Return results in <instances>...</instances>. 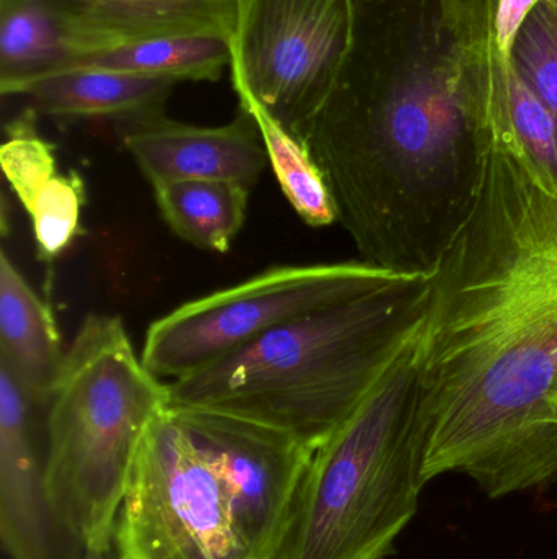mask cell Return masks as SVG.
I'll return each instance as SVG.
<instances>
[{
    "instance_id": "obj_2",
    "label": "cell",
    "mask_w": 557,
    "mask_h": 559,
    "mask_svg": "<svg viewBox=\"0 0 557 559\" xmlns=\"http://www.w3.org/2000/svg\"><path fill=\"white\" fill-rule=\"evenodd\" d=\"M493 91V0H353L304 143L363 262L435 271L480 195Z\"/></svg>"
},
{
    "instance_id": "obj_14",
    "label": "cell",
    "mask_w": 557,
    "mask_h": 559,
    "mask_svg": "<svg viewBox=\"0 0 557 559\" xmlns=\"http://www.w3.org/2000/svg\"><path fill=\"white\" fill-rule=\"evenodd\" d=\"M81 51L64 0H0V94L16 95Z\"/></svg>"
},
{
    "instance_id": "obj_16",
    "label": "cell",
    "mask_w": 557,
    "mask_h": 559,
    "mask_svg": "<svg viewBox=\"0 0 557 559\" xmlns=\"http://www.w3.org/2000/svg\"><path fill=\"white\" fill-rule=\"evenodd\" d=\"M164 222L183 241L226 254L247 216L251 189L228 180H173L153 186Z\"/></svg>"
},
{
    "instance_id": "obj_22",
    "label": "cell",
    "mask_w": 557,
    "mask_h": 559,
    "mask_svg": "<svg viewBox=\"0 0 557 559\" xmlns=\"http://www.w3.org/2000/svg\"><path fill=\"white\" fill-rule=\"evenodd\" d=\"M543 0H493V58L502 64L512 62L517 36L530 13Z\"/></svg>"
},
{
    "instance_id": "obj_15",
    "label": "cell",
    "mask_w": 557,
    "mask_h": 559,
    "mask_svg": "<svg viewBox=\"0 0 557 559\" xmlns=\"http://www.w3.org/2000/svg\"><path fill=\"white\" fill-rule=\"evenodd\" d=\"M231 61L232 35L228 33H166L81 56L59 71L87 68L173 82H216L225 69L231 68Z\"/></svg>"
},
{
    "instance_id": "obj_13",
    "label": "cell",
    "mask_w": 557,
    "mask_h": 559,
    "mask_svg": "<svg viewBox=\"0 0 557 559\" xmlns=\"http://www.w3.org/2000/svg\"><path fill=\"white\" fill-rule=\"evenodd\" d=\"M64 357L51 308L0 252V364L36 406L46 407Z\"/></svg>"
},
{
    "instance_id": "obj_11",
    "label": "cell",
    "mask_w": 557,
    "mask_h": 559,
    "mask_svg": "<svg viewBox=\"0 0 557 559\" xmlns=\"http://www.w3.org/2000/svg\"><path fill=\"white\" fill-rule=\"evenodd\" d=\"M177 82L150 75L101 69H64L43 75L20 88L38 115L58 120H110L133 123L166 114Z\"/></svg>"
},
{
    "instance_id": "obj_6",
    "label": "cell",
    "mask_w": 557,
    "mask_h": 559,
    "mask_svg": "<svg viewBox=\"0 0 557 559\" xmlns=\"http://www.w3.org/2000/svg\"><path fill=\"white\" fill-rule=\"evenodd\" d=\"M169 403V384L137 357L123 319L87 316L45 413L52 506L85 544L113 538L137 450Z\"/></svg>"
},
{
    "instance_id": "obj_23",
    "label": "cell",
    "mask_w": 557,
    "mask_h": 559,
    "mask_svg": "<svg viewBox=\"0 0 557 559\" xmlns=\"http://www.w3.org/2000/svg\"><path fill=\"white\" fill-rule=\"evenodd\" d=\"M84 559H121L114 547L113 538L111 540L97 542V544L87 545Z\"/></svg>"
},
{
    "instance_id": "obj_10",
    "label": "cell",
    "mask_w": 557,
    "mask_h": 559,
    "mask_svg": "<svg viewBox=\"0 0 557 559\" xmlns=\"http://www.w3.org/2000/svg\"><path fill=\"white\" fill-rule=\"evenodd\" d=\"M121 143L150 186L173 180H228L252 187L268 164L251 115L222 127H195L166 114L120 124Z\"/></svg>"
},
{
    "instance_id": "obj_7",
    "label": "cell",
    "mask_w": 557,
    "mask_h": 559,
    "mask_svg": "<svg viewBox=\"0 0 557 559\" xmlns=\"http://www.w3.org/2000/svg\"><path fill=\"white\" fill-rule=\"evenodd\" d=\"M391 274L363 261L268 269L154 321L141 358L160 380H180L283 322L372 288Z\"/></svg>"
},
{
    "instance_id": "obj_9",
    "label": "cell",
    "mask_w": 557,
    "mask_h": 559,
    "mask_svg": "<svg viewBox=\"0 0 557 559\" xmlns=\"http://www.w3.org/2000/svg\"><path fill=\"white\" fill-rule=\"evenodd\" d=\"M45 409L0 364V540L12 559H84L87 544L49 495Z\"/></svg>"
},
{
    "instance_id": "obj_18",
    "label": "cell",
    "mask_w": 557,
    "mask_h": 559,
    "mask_svg": "<svg viewBox=\"0 0 557 559\" xmlns=\"http://www.w3.org/2000/svg\"><path fill=\"white\" fill-rule=\"evenodd\" d=\"M38 117L28 107L12 118L5 124V141L0 147L3 176L25 212L59 174L55 146L36 130Z\"/></svg>"
},
{
    "instance_id": "obj_17",
    "label": "cell",
    "mask_w": 557,
    "mask_h": 559,
    "mask_svg": "<svg viewBox=\"0 0 557 559\" xmlns=\"http://www.w3.org/2000/svg\"><path fill=\"white\" fill-rule=\"evenodd\" d=\"M232 87L239 97V107L251 115L264 141L268 164L280 183L294 212L311 228H324L339 219L332 190L311 156L306 143L287 130L257 98L245 87L244 82L231 78Z\"/></svg>"
},
{
    "instance_id": "obj_8",
    "label": "cell",
    "mask_w": 557,
    "mask_h": 559,
    "mask_svg": "<svg viewBox=\"0 0 557 559\" xmlns=\"http://www.w3.org/2000/svg\"><path fill=\"white\" fill-rule=\"evenodd\" d=\"M352 32L353 0H238L231 78L304 143Z\"/></svg>"
},
{
    "instance_id": "obj_19",
    "label": "cell",
    "mask_w": 557,
    "mask_h": 559,
    "mask_svg": "<svg viewBox=\"0 0 557 559\" xmlns=\"http://www.w3.org/2000/svg\"><path fill=\"white\" fill-rule=\"evenodd\" d=\"M85 183L75 170L58 174L29 206L38 258L52 262L81 233Z\"/></svg>"
},
{
    "instance_id": "obj_12",
    "label": "cell",
    "mask_w": 557,
    "mask_h": 559,
    "mask_svg": "<svg viewBox=\"0 0 557 559\" xmlns=\"http://www.w3.org/2000/svg\"><path fill=\"white\" fill-rule=\"evenodd\" d=\"M64 2L68 3L77 26L81 43L77 58L131 39L166 33L219 32L234 35L238 22V0Z\"/></svg>"
},
{
    "instance_id": "obj_21",
    "label": "cell",
    "mask_w": 557,
    "mask_h": 559,
    "mask_svg": "<svg viewBox=\"0 0 557 559\" xmlns=\"http://www.w3.org/2000/svg\"><path fill=\"white\" fill-rule=\"evenodd\" d=\"M509 114L523 147L557 186V130L555 120L516 66L509 74Z\"/></svg>"
},
{
    "instance_id": "obj_20",
    "label": "cell",
    "mask_w": 557,
    "mask_h": 559,
    "mask_svg": "<svg viewBox=\"0 0 557 559\" xmlns=\"http://www.w3.org/2000/svg\"><path fill=\"white\" fill-rule=\"evenodd\" d=\"M512 62L538 95L557 130V0H543L523 23Z\"/></svg>"
},
{
    "instance_id": "obj_5",
    "label": "cell",
    "mask_w": 557,
    "mask_h": 559,
    "mask_svg": "<svg viewBox=\"0 0 557 559\" xmlns=\"http://www.w3.org/2000/svg\"><path fill=\"white\" fill-rule=\"evenodd\" d=\"M421 331V329H419ZM419 331L314 450L274 559H388L419 508Z\"/></svg>"
},
{
    "instance_id": "obj_1",
    "label": "cell",
    "mask_w": 557,
    "mask_h": 559,
    "mask_svg": "<svg viewBox=\"0 0 557 559\" xmlns=\"http://www.w3.org/2000/svg\"><path fill=\"white\" fill-rule=\"evenodd\" d=\"M419 476L489 498L557 479V186L491 114L480 195L435 271L417 342Z\"/></svg>"
},
{
    "instance_id": "obj_3",
    "label": "cell",
    "mask_w": 557,
    "mask_h": 559,
    "mask_svg": "<svg viewBox=\"0 0 557 559\" xmlns=\"http://www.w3.org/2000/svg\"><path fill=\"white\" fill-rule=\"evenodd\" d=\"M313 450L241 417L167 407L137 450L121 559H274Z\"/></svg>"
},
{
    "instance_id": "obj_4",
    "label": "cell",
    "mask_w": 557,
    "mask_h": 559,
    "mask_svg": "<svg viewBox=\"0 0 557 559\" xmlns=\"http://www.w3.org/2000/svg\"><path fill=\"white\" fill-rule=\"evenodd\" d=\"M427 298V275L392 272L172 381L169 406L252 420L314 452L421 329Z\"/></svg>"
}]
</instances>
